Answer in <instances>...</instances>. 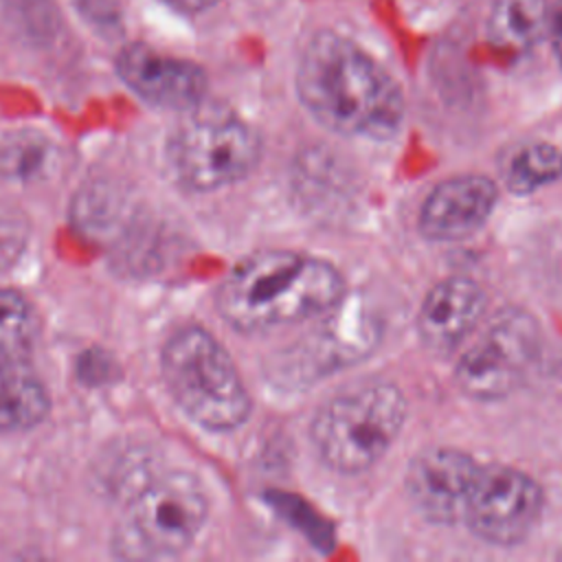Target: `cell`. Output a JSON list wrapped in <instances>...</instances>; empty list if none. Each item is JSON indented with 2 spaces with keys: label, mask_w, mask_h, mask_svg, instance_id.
Returning a JSON list of instances; mask_svg holds the SVG:
<instances>
[{
  "label": "cell",
  "mask_w": 562,
  "mask_h": 562,
  "mask_svg": "<svg viewBox=\"0 0 562 562\" xmlns=\"http://www.w3.org/2000/svg\"><path fill=\"white\" fill-rule=\"evenodd\" d=\"M296 92L305 110L342 136L386 140L404 121L397 81L353 40L318 31L296 64Z\"/></svg>",
  "instance_id": "cell-1"
},
{
  "label": "cell",
  "mask_w": 562,
  "mask_h": 562,
  "mask_svg": "<svg viewBox=\"0 0 562 562\" xmlns=\"http://www.w3.org/2000/svg\"><path fill=\"white\" fill-rule=\"evenodd\" d=\"M345 296L329 261L294 250H259L241 259L217 290V310L237 331L255 334L325 314Z\"/></svg>",
  "instance_id": "cell-2"
},
{
  "label": "cell",
  "mask_w": 562,
  "mask_h": 562,
  "mask_svg": "<svg viewBox=\"0 0 562 562\" xmlns=\"http://www.w3.org/2000/svg\"><path fill=\"white\" fill-rule=\"evenodd\" d=\"M408 402L400 386L367 380L329 397L312 419V443L321 461L340 474L373 468L404 428Z\"/></svg>",
  "instance_id": "cell-3"
},
{
  "label": "cell",
  "mask_w": 562,
  "mask_h": 562,
  "mask_svg": "<svg viewBox=\"0 0 562 562\" xmlns=\"http://www.w3.org/2000/svg\"><path fill=\"white\" fill-rule=\"evenodd\" d=\"M160 367L171 397L198 426L228 432L248 419V389L231 353L204 327H180L165 342Z\"/></svg>",
  "instance_id": "cell-4"
},
{
  "label": "cell",
  "mask_w": 562,
  "mask_h": 562,
  "mask_svg": "<svg viewBox=\"0 0 562 562\" xmlns=\"http://www.w3.org/2000/svg\"><path fill=\"white\" fill-rule=\"evenodd\" d=\"M206 516L209 501L193 474H162L130 501L114 531V549L130 560L176 558L193 544Z\"/></svg>",
  "instance_id": "cell-5"
},
{
  "label": "cell",
  "mask_w": 562,
  "mask_h": 562,
  "mask_svg": "<svg viewBox=\"0 0 562 562\" xmlns=\"http://www.w3.org/2000/svg\"><path fill=\"white\" fill-rule=\"evenodd\" d=\"M169 165L191 191H215L244 180L261 158L259 134L231 112L187 119L169 138Z\"/></svg>",
  "instance_id": "cell-6"
},
{
  "label": "cell",
  "mask_w": 562,
  "mask_h": 562,
  "mask_svg": "<svg viewBox=\"0 0 562 562\" xmlns=\"http://www.w3.org/2000/svg\"><path fill=\"white\" fill-rule=\"evenodd\" d=\"M380 340L378 318L345 296L323 314L310 336L283 349L270 373L281 386L296 389L364 360Z\"/></svg>",
  "instance_id": "cell-7"
},
{
  "label": "cell",
  "mask_w": 562,
  "mask_h": 562,
  "mask_svg": "<svg viewBox=\"0 0 562 562\" xmlns=\"http://www.w3.org/2000/svg\"><path fill=\"white\" fill-rule=\"evenodd\" d=\"M538 349L540 327L536 318L522 310H505L463 351L454 367V382L472 400H503L522 384Z\"/></svg>",
  "instance_id": "cell-8"
},
{
  "label": "cell",
  "mask_w": 562,
  "mask_h": 562,
  "mask_svg": "<svg viewBox=\"0 0 562 562\" xmlns=\"http://www.w3.org/2000/svg\"><path fill=\"white\" fill-rule=\"evenodd\" d=\"M544 492L536 479L512 465H481L472 485L463 522L496 547L522 542L540 520Z\"/></svg>",
  "instance_id": "cell-9"
},
{
  "label": "cell",
  "mask_w": 562,
  "mask_h": 562,
  "mask_svg": "<svg viewBox=\"0 0 562 562\" xmlns=\"http://www.w3.org/2000/svg\"><path fill=\"white\" fill-rule=\"evenodd\" d=\"M479 468L474 457L459 448H428L408 463L406 496L432 525L461 522Z\"/></svg>",
  "instance_id": "cell-10"
},
{
  "label": "cell",
  "mask_w": 562,
  "mask_h": 562,
  "mask_svg": "<svg viewBox=\"0 0 562 562\" xmlns=\"http://www.w3.org/2000/svg\"><path fill=\"white\" fill-rule=\"evenodd\" d=\"M116 72L140 99L167 110L195 108L206 92V75L198 64L156 53L140 42L119 53Z\"/></svg>",
  "instance_id": "cell-11"
},
{
  "label": "cell",
  "mask_w": 562,
  "mask_h": 562,
  "mask_svg": "<svg viewBox=\"0 0 562 562\" xmlns=\"http://www.w3.org/2000/svg\"><path fill=\"white\" fill-rule=\"evenodd\" d=\"M498 202V187L481 173H463L432 187L426 195L417 226L430 241H461L490 220Z\"/></svg>",
  "instance_id": "cell-12"
},
{
  "label": "cell",
  "mask_w": 562,
  "mask_h": 562,
  "mask_svg": "<svg viewBox=\"0 0 562 562\" xmlns=\"http://www.w3.org/2000/svg\"><path fill=\"white\" fill-rule=\"evenodd\" d=\"M483 312V288L468 277H448L435 283L419 305V340L430 351L450 353L476 329Z\"/></svg>",
  "instance_id": "cell-13"
},
{
  "label": "cell",
  "mask_w": 562,
  "mask_h": 562,
  "mask_svg": "<svg viewBox=\"0 0 562 562\" xmlns=\"http://www.w3.org/2000/svg\"><path fill=\"white\" fill-rule=\"evenodd\" d=\"M50 411L48 391L29 353L0 349V432L37 426Z\"/></svg>",
  "instance_id": "cell-14"
},
{
  "label": "cell",
  "mask_w": 562,
  "mask_h": 562,
  "mask_svg": "<svg viewBox=\"0 0 562 562\" xmlns=\"http://www.w3.org/2000/svg\"><path fill=\"white\" fill-rule=\"evenodd\" d=\"M547 0H494L487 37L503 53H527L549 31Z\"/></svg>",
  "instance_id": "cell-15"
},
{
  "label": "cell",
  "mask_w": 562,
  "mask_h": 562,
  "mask_svg": "<svg viewBox=\"0 0 562 562\" xmlns=\"http://www.w3.org/2000/svg\"><path fill=\"white\" fill-rule=\"evenodd\" d=\"M562 176V151L542 140L520 145L505 165V187L516 195H529Z\"/></svg>",
  "instance_id": "cell-16"
},
{
  "label": "cell",
  "mask_w": 562,
  "mask_h": 562,
  "mask_svg": "<svg viewBox=\"0 0 562 562\" xmlns=\"http://www.w3.org/2000/svg\"><path fill=\"white\" fill-rule=\"evenodd\" d=\"M50 140L37 130H13L0 138V178L33 180L50 158Z\"/></svg>",
  "instance_id": "cell-17"
},
{
  "label": "cell",
  "mask_w": 562,
  "mask_h": 562,
  "mask_svg": "<svg viewBox=\"0 0 562 562\" xmlns=\"http://www.w3.org/2000/svg\"><path fill=\"white\" fill-rule=\"evenodd\" d=\"M35 331L37 321L29 299L13 288H0V349L29 353Z\"/></svg>",
  "instance_id": "cell-18"
},
{
  "label": "cell",
  "mask_w": 562,
  "mask_h": 562,
  "mask_svg": "<svg viewBox=\"0 0 562 562\" xmlns=\"http://www.w3.org/2000/svg\"><path fill=\"white\" fill-rule=\"evenodd\" d=\"M26 226L20 222V213L0 204V266H9L24 248Z\"/></svg>",
  "instance_id": "cell-19"
},
{
  "label": "cell",
  "mask_w": 562,
  "mask_h": 562,
  "mask_svg": "<svg viewBox=\"0 0 562 562\" xmlns=\"http://www.w3.org/2000/svg\"><path fill=\"white\" fill-rule=\"evenodd\" d=\"M547 35L553 42V53L562 66V0H555L549 7V31Z\"/></svg>",
  "instance_id": "cell-20"
},
{
  "label": "cell",
  "mask_w": 562,
  "mask_h": 562,
  "mask_svg": "<svg viewBox=\"0 0 562 562\" xmlns=\"http://www.w3.org/2000/svg\"><path fill=\"white\" fill-rule=\"evenodd\" d=\"M167 4L180 9V11H187V13H198V11H204L209 7H213L217 0H165Z\"/></svg>",
  "instance_id": "cell-21"
}]
</instances>
